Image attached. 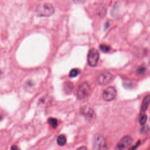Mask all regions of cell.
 <instances>
[{
	"mask_svg": "<svg viewBox=\"0 0 150 150\" xmlns=\"http://www.w3.org/2000/svg\"><path fill=\"white\" fill-rule=\"evenodd\" d=\"M146 120H147V115L146 114H143L139 120L140 124L142 125H144L146 122Z\"/></svg>",
	"mask_w": 150,
	"mask_h": 150,
	"instance_id": "2e32d148",
	"label": "cell"
},
{
	"mask_svg": "<svg viewBox=\"0 0 150 150\" xmlns=\"http://www.w3.org/2000/svg\"><path fill=\"white\" fill-rule=\"evenodd\" d=\"M133 139L129 135L124 136L117 144L115 149H125L128 148L132 143Z\"/></svg>",
	"mask_w": 150,
	"mask_h": 150,
	"instance_id": "5b68a950",
	"label": "cell"
},
{
	"mask_svg": "<svg viewBox=\"0 0 150 150\" xmlns=\"http://www.w3.org/2000/svg\"><path fill=\"white\" fill-rule=\"evenodd\" d=\"M85 0H73L74 3L76 4H79V3H82L83 2H84Z\"/></svg>",
	"mask_w": 150,
	"mask_h": 150,
	"instance_id": "ffe728a7",
	"label": "cell"
},
{
	"mask_svg": "<svg viewBox=\"0 0 150 150\" xmlns=\"http://www.w3.org/2000/svg\"><path fill=\"white\" fill-rule=\"evenodd\" d=\"M148 131H149V127H148V126H147V125L144 126V127L142 128V129H141V133H142V134H146V133H147V132H148Z\"/></svg>",
	"mask_w": 150,
	"mask_h": 150,
	"instance_id": "ac0fdd59",
	"label": "cell"
},
{
	"mask_svg": "<svg viewBox=\"0 0 150 150\" xmlns=\"http://www.w3.org/2000/svg\"><path fill=\"white\" fill-rule=\"evenodd\" d=\"M18 149V148L16 146V145H13L12 147H11V149Z\"/></svg>",
	"mask_w": 150,
	"mask_h": 150,
	"instance_id": "44dd1931",
	"label": "cell"
},
{
	"mask_svg": "<svg viewBox=\"0 0 150 150\" xmlns=\"http://www.w3.org/2000/svg\"><path fill=\"white\" fill-rule=\"evenodd\" d=\"M140 143H141V142L139 141H138V142H137V144H135V145H134L133 147H132L131 149H135V148H137V147L139 146V145L140 144Z\"/></svg>",
	"mask_w": 150,
	"mask_h": 150,
	"instance_id": "d6986e66",
	"label": "cell"
},
{
	"mask_svg": "<svg viewBox=\"0 0 150 150\" xmlns=\"http://www.w3.org/2000/svg\"><path fill=\"white\" fill-rule=\"evenodd\" d=\"M87 149V148L85 146H82V147H80L78 148V149Z\"/></svg>",
	"mask_w": 150,
	"mask_h": 150,
	"instance_id": "7402d4cb",
	"label": "cell"
},
{
	"mask_svg": "<svg viewBox=\"0 0 150 150\" xmlns=\"http://www.w3.org/2000/svg\"><path fill=\"white\" fill-rule=\"evenodd\" d=\"M63 88L66 94H70L73 90V84L70 81H67L64 83Z\"/></svg>",
	"mask_w": 150,
	"mask_h": 150,
	"instance_id": "30bf717a",
	"label": "cell"
},
{
	"mask_svg": "<svg viewBox=\"0 0 150 150\" xmlns=\"http://www.w3.org/2000/svg\"><path fill=\"white\" fill-rule=\"evenodd\" d=\"M112 79V75L108 71L101 73L97 77V83L100 85H105L109 83Z\"/></svg>",
	"mask_w": 150,
	"mask_h": 150,
	"instance_id": "52a82bcc",
	"label": "cell"
},
{
	"mask_svg": "<svg viewBox=\"0 0 150 150\" xmlns=\"http://www.w3.org/2000/svg\"><path fill=\"white\" fill-rule=\"evenodd\" d=\"M145 70L146 69L143 67V66H141V67H139L137 70V73L139 74H142L144 73L145 71Z\"/></svg>",
	"mask_w": 150,
	"mask_h": 150,
	"instance_id": "e0dca14e",
	"label": "cell"
},
{
	"mask_svg": "<svg viewBox=\"0 0 150 150\" xmlns=\"http://www.w3.org/2000/svg\"><path fill=\"white\" fill-rule=\"evenodd\" d=\"M54 8L49 3H44L37 6L35 12L38 16H50L53 14Z\"/></svg>",
	"mask_w": 150,
	"mask_h": 150,
	"instance_id": "6da1fadb",
	"label": "cell"
},
{
	"mask_svg": "<svg viewBox=\"0 0 150 150\" xmlns=\"http://www.w3.org/2000/svg\"><path fill=\"white\" fill-rule=\"evenodd\" d=\"M99 60V53L95 48L91 49L88 53L87 61L88 64L91 67L96 66Z\"/></svg>",
	"mask_w": 150,
	"mask_h": 150,
	"instance_id": "3957f363",
	"label": "cell"
},
{
	"mask_svg": "<svg viewBox=\"0 0 150 150\" xmlns=\"http://www.w3.org/2000/svg\"><path fill=\"white\" fill-rule=\"evenodd\" d=\"M100 49L104 53H107L110 50V47L105 44H101L100 45Z\"/></svg>",
	"mask_w": 150,
	"mask_h": 150,
	"instance_id": "9a60e30c",
	"label": "cell"
},
{
	"mask_svg": "<svg viewBox=\"0 0 150 150\" xmlns=\"http://www.w3.org/2000/svg\"><path fill=\"white\" fill-rule=\"evenodd\" d=\"M80 73V70L79 69H77V68L73 69L70 71L69 76L71 77H74L77 76Z\"/></svg>",
	"mask_w": 150,
	"mask_h": 150,
	"instance_id": "5bb4252c",
	"label": "cell"
},
{
	"mask_svg": "<svg viewBox=\"0 0 150 150\" xmlns=\"http://www.w3.org/2000/svg\"><path fill=\"white\" fill-rule=\"evenodd\" d=\"M117 96L116 89L112 86L108 87L104 90L103 93V98L104 100L107 101H111L114 100Z\"/></svg>",
	"mask_w": 150,
	"mask_h": 150,
	"instance_id": "8992f818",
	"label": "cell"
},
{
	"mask_svg": "<svg viewBox=\"0 0 150 150\" xmlns=\"http://www.w3.org/2000/svg\"><path fill=\"white\" fill-rule=\"evenodd\" d=\"M57 143L60 146H63L66 143V138L64 135H60L57 138Z\"/></svg>",
	"mask_w": 150,
	"mask_h": 150,
	"instance_id": "7c38bea8",
	"label": "cell"
},
{
	"mask_svg": "<svg viewBox=\"0 0 150 150\" xmlns=\"http://www.w3.org/2000/svg\"><path fill=\"white\" fill-rule=\"evenodd\" d=\"M150 104V94L146 96L142 101L141 105V109L143 111H145Z\"/></svg>",
	"mask_w": 150,
	"mask_h": 150,
	"instance_id": "9c48e42d",
	"label": "cell"
},
{
	"mask_svg": "<svg viewBox=\"0 0 150 150\" xmlns=\"http://www.w3.org/2000/svg\"><path fill=\"white\" fill-rule=\"evenodd\" d=\"M81 114L84 115L87 119L90 120L94 116V111L93 110L87 106H84L83 107L80 111Z\"/></svg>",
	"mask_w": 150,
	"mask_h": 150,
	"instance_id": "ba28073f",
	"label": "cell"
},
{
	"mask_svg": "<svg viewBox=\"0 0 150 150\" xmlns=\"http://www.w3.org/2000/svg\"><path fill=\"white\" fill-rule=\"evenodd\" d=\"M93 148L95 149H107V144L105 138L101 135H96L93 139Z\"/></svg>",
	"mask_w": 150,
	"mask_h": 150,
	"instance_id": "277c9868",
	"label": "cell"
},
{
	"mask_svg": "<svg viewBox=\"0 0 150 150\" xmlns=\"http://www.w3.org/2000/svg\"><path fill=\"white\" fill-rule=\"evenodd\" d=\"M51 102V98L48 97L47 96L42 97L39 101V104L41 106H47Z\"/></svg>",
	"mask_w": 150,
	"mask_h": 150,
	"instance_id": "8fae6325",
	"label": "cell"
},
{
	"mask_svg": "<svg viewBox=\"0 0 150 150\" xmlns=\"http://www.w3.org/2000/svg\"><path fill=\"white\" fill-rule=\"evenodd\" d=\"M47 122L49 123V124L50 125V127L53 128H56L57 127L58 125V122L57 119L54 118H52L50 117L48 119Z\"/></svg>",
	"mask_w": 150,
	"mask_h": 150,
	"instance_id": "4fadbf2b",
	"label": "cell"
},
{
	"mask_svg": "<svg viewBox=\"0 0 150 150\" xmlns=\"http://www.w3.org/2000/svg\"><path fill=\"white\" fill-rule=\"evenodd\" d=\"M91 91V87L86 81L83 82L78 87L77 91V97L79 100H83L87 97Z\"/></svg>",
	"mask_w": 150,
	"mask_h": 150,
	"instance_id": "7a4b0ae2",
	"label": "cell"
}]
</instances>
